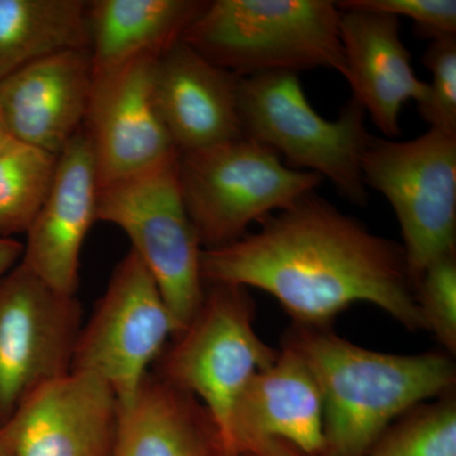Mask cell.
<instances>
[{
    "instance_id": "obj_5",
    "label": "cell",
    "mask_w": 456,
    "mask_h": 456,
    "mask_svg": "<svg viewBox=\"0 0 456 456\" xmlns=\"http://www.w3.org/2000/svg\"><path fill=\"white\" fill-rule=\"evenodd\" d=\"M178 178L203 250L232 244L251 224L289 208L323 182L248 137L179 154Z\"/></svg>"
},
{
    "instance_id": "obj_15",
    "label": "cell",
    "mask_w": 456,
    "mask_h": 456,
    "mask_svg": "<svg viewBox=\"0 0 456 456\" xmlns=\"http://www.w3.org/2000/svg\"><path fill=\"white\" fill-rule=\"evenodd\" d=\"M240 77L180 41L152 69V97L179 154L242 136L237 107Z\"/></svg>"
},
{
    "instance_id": "obj_1",
    "label": "cell",
    "mask_w": 456,
    "mask_h": 456,
    "mask_svg": "<svg viewBox=\"0 0 456 456\" xmlns=\"http://www.w3.org/2000/svg\"><path fill=\"white\" fill-rule=\"evenodd\" d=\"M259 231L202 250L204 285H237L274 297L296 326L327 327L354 303L425 330L403 248L370 232L314 191L259 222Z\"/></svg>"
},
{
    "instance_id": "obj_2",
    "label": "cell",
    "mask_w": 456,
    "mask_h": 456,
    "mask_svg": "<svg viewBox=\"0 0 456 456\" xmlns=\"http://www.w3.org/2000/svg\"><path fill=\"white\" fill-rule=\"evenodd\" d=\"M284 344L310 368L322 395L321 456H367L399 417L448 395L456 382L454 362L445 354L380 353L327 327L296 326Z\"/></svg>"
},
{
    "instance_id": "obj_25",
    "label": "cell",
    "mask_w": 456,
    "mask_h": 456,
    "mask_svg": "<svg viewBox=\"0 0 456 456\" xmlns=\"http://www.w3.org/2000/svg\"><path fill=\"white\" fill-rule=\"evenodd\" d=\"M338 8L364 9L412 20L421 37L431 41L456 36L455 0H345Z\"/></svg>"
},
{
    "instance_id": "obj_3",
    "label": "cell",
    "mask_w": 456,
    "mask_h": 456,
    "mask_svg": "<svg viewBox=\"0 0 456 456\" xmlns=\"http://www.w3.org/2000/svg\"><path fill=\"white\" fill-rule=\"evenodd\" d=\"M338 23L329 0H215L182 41L239 77L317 68L345 77Z\"/></svg>"
},
{
    "instance_id": "obj_23",
    "label": "cell",
    "mask_w": 456,
    "mask_h": 456,
    "mask_svg": "<svg viewBox=\"0 0 456 456\" xmlns=\"http://www.w3.org/2000/svg\"><path fill=\"white\" fill-rule=\"evenodd\" d=\"M425 330H430L449 354L456 351V251L431 263L415 285Z\"/></svg>"
},
{
    "instance_id": "obj_22",
    "label": "cell",
    "mask_w": 456,
    "mask_h": 456,
    "mask_svg": "<svg viewBox=\"0 0 456 456\" xmlns=\"http://www.w3.org/2000/svg\"><path fill=\"white\" fill-rule=\"evenodd\" d=\"M367 456H456V399L452 392L419 404L393 422Z\"/></svg>"
},
{
    "instance_id": "obj_18",
    "label": "cell",
    "mask_w": 456,
    "mask_h": 456,
    "mask_svg": "<svg viewBox=\"0 0 456 456\" xmlns=\"http://www.w3.org/2000/svg\"><path fill=\"white\" fill-rule=\"evenodd\" d=\"M114 456H226L202 402L150 371L121 407Z\"/></svg>"
},
{
    "instance_id": "obj_7",
    "label": "cell",
    "mask_w": 456,
    "mask_h": 456,
    "mask_svg": "<svg viewBox=\"0 0 456 456\" xmlns=\"http://www.w3.org/2000/svg\"><path fill=\"white\" fill-rule=\"evenodd\" d=\"M178 158L99 189L97 204V221L121 228L154 277L175 335L196 314L206 289L200 275L203 248L180 191Z\"/></svg>"
},
{
    "instance_id": "obj_17",
    "label": "cell",
    "mask_w": 456,
    "mask_h": 456,
    "mask_svg": "<svg viewBox=\"0 0 456 456\" xmlns=\"http://www.w3.org/2000/svg\"><path fill=\"white\" fill-rule=\"evenodd\" d=\"M338 9L345 79L353 90L351 98L370 114L384 136L395 139L401 132L399 117L404 104L408 101L421 104L428 97V84L413 70L397 17L364 9Z\"/></svg>"
},
{
    "instance_id": "obj_13",
    "label": "cell",
    "mask_w": 456,
    "mask_h": 456,
    "mask_svg": "<svg viewBox=\"0 0 456 456\" xmlns=\"http://www.w3.org/2000/svg\"><path fill=\"white\" fill-rule=\"evenodd\" d=\"M98 196L94 152L82 128L57 159L53 187L27 231L20 261L56 292L77 296L80 254L97 222Z\"/></svg>"
},
{
    "instance_id": "obj_6",
    "label": "cell",
    "mask_w": 456,
    "mask_h": 456,
    "mask_svg": "<svg viewBox=\"0 0 456 456\" xmlns=\"http://www.w3.org/2000/svg\"><path fill=\"white\" fill-rule=\"evenodd\" d=\"M277 355L256 334L248 290L207 284L196 314L171 338L151 371L202 402L220 430L226 455L228 425L237 399L251 378Z\"/></svg>"
},
{
    "instance_id": "obj_16",
    "label": "cell",
    "mask_w": 456,
    "mask_h": 456,
    "mask_svg": "<svg viewBox=\"0 0 456 456\" xmlns=\"http://www.w3.org/2000/svg\"><path fill=\"white\" fill-rule=\"evenodd\" d=\"M279 439L307 454L322 455V395L296 350L284 344L268 368L257 371L237 399L228 425L226 456L251 444Z\"/></svg>"
},
{
    "instance_id": "obj_9",
    "label": "cell",
    "mask_w": 456,
    "mask_h": 456,
    "mask_svg": "<svg viewBox=\"0 0 456 456\" xmlns=\"http://www.w3.org/2000/svg\"><path fill=\"white\" fill-rule=\"evenodd\" d=\"M175 325L158 283L134 251L117 263L106 292L84 321L75 345L73 373L106 383L119 406L134 399Z\"/></svg>"
},
{
    "instance_id": "obj_11",
    "label": "cell",
    "mask_w": 456,
    "mask_h": 456,
    "mask_svg": "<svg viewBox=\"0 0 456 456\" xmlns=\"http://www.w3.org/2000/svg\"><path fill=\"white\" fill-rule=\"evenodd\" d=\"M155 57L93 77L84 131L94 152L99 189L173 160L179 152L152 97Z\"/></svg>"
},
{
    "instance_id": "obj_19",
    "label": "cell",
    "mask_w": 456,
    "mask_h": 456,
    "mask_svg": "<svg viewBox=\"0 0 456 456\" xmlns=\"http://www.w3.org/2000/svg\"><path fill=\"white\" fill-rule=\"evenodd\" d=\"M203 0H92L86 3L93 77L141 59H159L202 14Z\"/></svg>"
},
{
    "instance_id": "obj_28",
    "label": "cell",
    "mask_w": 456,
    "mask_h": 456,
    "mask_svg": "<svg viewBox=\"0 0 456 456\" xmlns=\"http://www.w3.org/2000/svg\"><path fill=\"white\" fill-rule=\"evenodd\" d=\"M0 456H17L3 428H0Z\"/></svg>"
},
{
    "instance_id": "obj_4",
    "label": "cell",
    "mask_w": 456,
    "mask_h": 456,
    "mask_svg": "<svg viewBox=\"0 0 456 456\" xmlns=\"http://www.w3.org/2000/svg\"><path fill=\"white\" fill-rule=\"evenodd\" d=\"M237 107L242 136L269 147L292 169L329 179L349 202H367L362 160L374 136L355 99L329 121L307 101L298 74L279 71L240 77Z\"/></svg>"
},
{
    "instance_id": "obj_21",
    "label": "cell",
    "mask_w": 456,
    "mask_h": 456,
    "mask_svg": "<svg viewBox=\"0 0 456 456\" xmlns=\"http://www.w3.org/2000/svg\"><path fill=\"white\" fill-rule=\"evenodd\" d=\"M57 159L14 140L0 150V237L26 235L49 196Z\"/></svg>"
},
{
    "instance_id": "obj_26",
    "label": "cell",
    "mask_w": 456,
    "mask_h": 456,
    "mask_svg": "<svg viewBox=\"0 0 456 456\" xmlns=\"http://www.w3.org/2000/svg\"><path fill=\"white\" fill-rule=\"evenodd\" d=\"M241 456H316L302 452L292 444L279 439L256 441L245 449Z\"/></svg>"
},
{
    "instance_id": "obj_14",
    "label": "cell",
    "mask_w": 456,
    "mask_h": 456,
    "mask_svg": "<svg viewBox=\"0 0 456 456\" xmlns=\"http://www.w3.org/2000/svg\"><path fill=\"white\" fill-rule=\"evenodd\" d=\"M92 86L89 50L53 53L0 83V116L12 139L59 156L83 128Z\"/></svg>"
},
{
    "instance_id": "obj_12",
    "label": "cell",
    "mask_w": 456,
    "mask_h": 456,
    "mask_svg": "<svg viewBox=\"0 0 456 456\" xmlns=\"http://www.w3.org/2000/svg\"><path fill=\"white\" fill-rule=\"evenodd\" d=\"M119 415L106 383L71 371L27 399L3 428L17 456H114Z\"/></svg>"
},
{
    "instance_id": "obj_29",
    "label": "cell",
    "mask_w": 456,
    "mask_h": 456,
    "mask_svg": "<svg viewBox=\"0 0 456 456\" xmlns=\"http://www.w3.org/2000/svg\"><path fill=\"white\" fill-rule=\"evenodd\" d=\"M13 140L9 134L7 127H5L4 122H3L2 116H0V150L3 149L7 143Z\"/></svg>"
},
{
    "instance_id": "obj_10",
    "label": "cell",
    "mask_w": 456,
    "mask_h": 456,
    "mask_svg": "<svg viewBox=\"0 0 456 456\" xmlns=\"http://www.w3.org/2000/svg\"><path fill=\"white\" fill-rule=\"evenodd\" d=\"M84 311L18 264L0 279V428L36 392L71 373Z\"/></svg>"
},
{
    "instance_id": "obj_24",
    "label": "cell",
    "mask_w": 456,
    "mask_h": 456,
    "mask_svg": "<svg viewBox=\"0 0 456 456\" xmlns=\"http://www.w3.org/2000/svg\"><path fill=\"white\" fill-rule=\"evenodd\" d=\"M422 62L432 82L419 112L432 130L456 134V36L431 41Z\"/></svg>"
},
{
    "instance_id": "obj_27",
    "label": "cell",
    "mask_w": 456,
    "mask_h": 456,
    "mask_svg": "<svg viewBox=\"0 0 456 456\" xmlns=\"http://www.w3.org/2000/svg\"><path fill=\"white\" fill-rule=\"evenodd\" d=\"M22 255V242L0 237V279L20 264Z\"/></svg>"
},
{
    "instance_id": "obj_20",
    "label": "cell",
    "mask_w": 456,
    "mask_h": 456,
    "mask_svg": "<svg viewBox=\"0 0 456 456\" xmlns=\"http://www.w3.org/2000/svg\"><path fill=\"white\" fill-rule=\"evenodd\" d=\"M84 0H0V83L32 62L88 50Z\"/></svg>"
},
{
    "instance_id": "obj_8",
    "label": "cell",
    "mask_w": 456,
    "mask_h": 456,
    "mask_svg": "<svg viewBox=\"0 0 456 456\" xmlns=\"http://www.w3.org/2000/svg\"><path fill=\"white\" fill-rule=\"evenodd\" d=\"M362 173L397 216L415 287L431 263L456 251V134L430 128L401 142L373 137Z\"/></svg>"
}]
</instances>
